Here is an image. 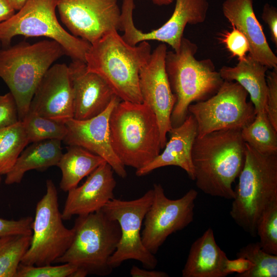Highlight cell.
Listing matches in <instances>:
<instances>
[{"mask_svg":"<svg viewBox=\"0 0 277 277\" xmlns=\"http://www.w3.org/2000/svg\"><path fill=\"white\" fill-rule=\"evenodd\" d=\"M241 129L214 131L196 137L192 161L196 187L204 193L232 200V184L239 177L245 160V143Z\"/></svg>","mask_w":277,"mask_h":277,"instance_id":"cell-1","label":"cell"},{"mask_svg":"<svg viewBox=\"0 0 277 277\" xmlns=\"http://www.w3.org/2000/svg\"><path fill=\"white\" fill-rule=\"evenodd\" d=\"M117 31L91 44L85 55L87 69L101 76L121 101L142 103L139 73L150 58L151 46L147 41L130 45Z\"/></svg>","mask_w":277,"mask_h":277,"instance_id":"cell-2","label":"cell"},{"mask_svg":"<svg viewBox=\"0 0 277 277\" xmlns=\"http://www.w3.org/2000/svg\"><path fill=\"white\" fill-rule=\"evenodd\" d=\"M109 132L112 147L125 167L139 169L161 153L157 120L144 102L116 104L110 116Z\"/></svg>","mask_w":277,"mask_h":277,"instance_id":"cell-3","label":"cell"},{"mask_svg":"<svg viewBox=\"0 0 277 277\" xmlns=\"http://www.w3.org/2000/svg\"><path fill=\"white\" fill-rule=\"evenodd\" d=\"M197 49L196 44L183 37L178 51H167L166 55V71L176 98L170 118L172 127L184 121L190 104L211 97L224 82L211 59L195 57Z\"/></svg>","mask_w":277,"mask_h":277,"instance_id":"cell-4","label":"cell"},{"mask_svg":"<svg viewBox=\"0 0 277 277\" xmlns=\"http://www.w3.org/2000/svg\"><path fill=\"white\" fill-rule=\"evenodd\" d=\"M234 190L230 215L252 236L258 221L277 201V153H261L245 143V160Z\"/></svg>","mask_w":277,"mask_h":277,"instance_id":"cell-5","label":"cell"},{"mask_svg":"<svg viewBox=\"0 0 277 277\" xmlns=\"http://www.w3.org/2000/svg\"><path fill=\"white\" fill-rule=\"evenodd\" d=\"M66 55L54 40L34 44L22 42L0 50V77L16 102L19 121L27 114L35 91L52 64Z\"/></svg>","mask_w":277,"mask_h":277,"instance_id":"cell-6","label":"cell"},{"mask_svg":"<svg viewBox=\"0 0 277 277\" xmlns=\"http://www.w3.org/2000/svg\"><path fill=\"white\" fill-rule=\"evenodd\" d=\"M73 228L74 236L70 246L54 263H70L88 274H110L113 269L109 261L121 236L117 221L101 210L78 215Z\"/></svg>","mask_w":277,"mask_h":277,"instance_id":"cell-7","label":"cell"},{"mask_svg":"<svg viewBox=\"0 0 277 277\" xmlns=\"http://www.w3.org/2000/svg\"><path fill=\"white\" fill-rule=\"evenodd\" d=\"M56 0H27L23 7L8 19L0 23V42L7 46L17 35L44 36L63 48L72 61L85 63L91 44L66 31L57 20Z\"/></svg>","mask_w":277,"mask_h":277,"instance_id":"cell-8","label":"cell"},{"mask_svg":"<svg viewBox=\"0 0 277 277\" xmlns=\"http://www.w3.org/2000/svg\"><path fill=\"white\" fill-rule=\"evenodd\" d=\"M46 186V193L36 206L30 246L21 263L24 265L54 263L69 248L74 236L73 228H66L63 223L54 183L47 180Z\"/></svg>","mask_w":277,"mask_h":277,"instance_id":"cell-9","label":"cell"},{"mask_svg":"<svg viewBox=\"0 0 277 277\" xmlns=\"http://www.w3.org/2000/svg\"><path fill=\"white\" fill-rule=\"evenodd\" d=\"M248 94L237 82L224 81L217 92L209 98L190 104L188 113L194 117L197 137L226 129H242L251 123L256 111Z\"/></svg>","mask_w":277,"mask_h":277,"instance_id":"cell-10","label":"cell"},{"mask_svg":"<svg viewBox=\"0 0 277 277\" xmlns=\"http://www.w3.org/2000/svg\"><path fill=\"white\" fill-rule=\"evenodd\" d=\"M153 189L141 197L130 201L113 198L102 210L109 217L117 221L121 236L116 249L109 261L113 269L128 260L139 261L148 269H154L157 264L154 254L144 246L141 238V227L145 215L153 200Z\"/></svg>","mask_w":277,"mask_h":277,"instance_id":"cell-11","label":"cell"},{"mask_svg":"<svg viewBox=\"0 0 277 277\" xmlns=\"http://www.w3.org/2000/svg\"><path fill=\"white\" fill-rule=\"evenodd\" d=\"M152 203L144 220L142 241L145 248L155 254L167 238L192 222L197 192L190 189L176 200L168 198L160 184L153 186Z\"/></svg>","mask_w":277,"mask_h":277,"instance_id":"cell-12","label":"cell"},{"mask_svg":"<svg viewBox=\"0 0 277 277\" xmlns=\"http://www.w3.org/2000/svg\"><path fill=\"white\" fill-rule=\"evenodd\" d=\"M134 7V0H123L120 28L124 32L123 39L131 46L143 41H157L168 44L177 51L186 25L204 22L209 4L207 0H176L173 12L168 21L160 27L147 32L135 27L133 19Z\"/></svg>","mask_w":277,"mask_h":277,"instance_id":"cell-13","label":"cell"},{"mask_svg":"<svg viewBox=\"0 0 277 277\" xmlns=\"http://www.w3.org/2000/svg\"><path fill=\"white\" fill-rule=\"evenodd\" d=\"M61 19L73 35L90 44L107 33L120 30L116 0H56Z\"/></svg>","mask_w":277,"mask_h":277,"instance_id":"cell-14","label":"cell"},{"mask_svg":"<svg viewBox=\"0 0 277 277\" xmlns=\"http://www.w3.org/2000/svg\"><path fill=\"white\" fill-rule=\"evenodd\" d=\"M167 47L159 44L151 52L148 62L139 73V87L143 102L155 113L159 126L162 149L172 128L171 115L176 102L165 68Z\"/></svg>","mask_w":277,"mask_h":277,"instance_id":"cell-15","label":"cell"},{"mask_svg":"<svg viewBox=\"0 0 277 277\" xmlns=\"http://www.w3.org/2000/svg\"><path fill=\"white\" fill-rule=\"evenodd\" d=\"M121 100L115 96L103 112L92 118L78 120L72 118L65 123L67 133L63 140L68 146H78L102 157L122 178L127 173L125 166L115 153L111 144L109 118L111 113Z\"/></svg>","mask_w":277,"mask_h":277,"instance_id":"cell-16","label":"cell"},{"mask_svg":"<svg viewBox=\"0 0 277 277\" xmlns=\"http://www.w3.org/2000/svg\"><path fill=\"white\" fill-rule=\"evenodd\" d=\"M29 111L63 123L73 118V91L66 64H55L47 70L35 91Z\"/></svg>","mask_w":277,"mask_h":277,"instance_id":"cell-17","label":"cell"},{"mask_svg":"<svg viewBox=\"0 0 277 277\" xmlns=\"http://www.w3.org/2000/svg\"><path fill=\"white\" fill-rule=\"evenodd\" d=\"M68 66L73 95V118L87 120L105 111L116 96L106 82L89 71L84 62L72 61Z\"/></svg>","mask_w":277,"mask_h":277,"instance_id":"cell-18","label":"cell"},{"mask_svg":"<svg viewBox=\"0 0 277 277\" xmlns=\"http://www.w3.org/2000/svg\"><path fill=\"white\" fill-rule=\"evenodd\" d=\"M113 173L111 166L105 162L88 175L83 184L68 191L61 212L63 220L102 210L114 197L116 183Z\"/></svg>","mask_w":277,"mask_h":277,"instance_id":"cell-19","label":"cell"},{"mask_svg":"<svg viewBox=\"0 0 277 277\" xmlns=\"http://www.w3.org/2000/svg\"><path fill=\"white\" fill-rule=\"evenodd\" d=\"M253 3V0H225L222 5L223 15L246 37L248 54L268 69H277V57L267 41Z\"/></svg>","mask_w":277,"mask_h":277,"instance_id":"cell-20","label":"cell"},{"mask_svg":"<svg viewBox=\"0 0 277 277\" xmlns=\"http://www.w3.org/2000/svg\"><path fill=\"white\" fill-rule=\"evenodd\" d=\"M169 139L160 153L151 162L136 170L137 176L146 175L153 170L168 166H177L183 169L188 176L194 180V168L192 161V149L197 136V128L193 116L188 113L180 125L172 127Z\"/></svg>","mask_w":277,"mask_h":277,"instance_id":"cell-21","label":"cell"},{"mask_svg":"<svg viewBox=\"0 0 277 277\" xmlns=\"http://www.w3.org/2000/svg\"><path fill=\"white\" fill-rule=\"evenodd\" d=\"M231 260L215 241L208 228L191 245L182 271L183 277H225L232 274Z\"/></svg>","mask_w":277,"mask_h":277,"instance_id":"cell-22","label":"cell"},{"mask_svg":"<svg viewBox=\"0 0 277 277\" xmlns=\"http://www.w3.org/2000/svg\"><path fill=\"white\" fill-rule=\"evenodd\" d=\"M268 69L248 54L235 66H224L219 71L224 81L236 82L246 91L258 113L266 111Z\"/></svg>","mask_w":277,"mask_h":277,"instance_id":"cell-23","label":"cell"},{"mask_svg":"<svg viewBox=\"0 0 277 277\" xmlns=\"http://www.w3.org/2000/svg\"><path fill=\"white\" fill-rule=\"evenodd\" d=\"M62 141L47 140L32 143L19 155L14 166L6 174L7 185L21 182L25 173L31 170L44 171L57 166L63 153Z\"/></svg>","mask_w":277,"mask_h":277,"instance_id":"cell-24","label":"cell"},{"mask_svg":"<svg viewBox=\"0 0 277 277\" xmlns=\"http://www.w3.org/2000/svg\"><path fill=\"white\" fill-rule=\"evenodd\" d=\"M106 161L101 156L78 146H69L57 165L62 174L61 189L68 192Z\"/></svg>","mask_w":277,"mask_h":277,"instance_id":"cell-25","label":"cell"},{"mask_svg":"<svg viewBox=\"0 0 277 277\" xmlns=\"http://www.w3.org/2000/svg\"><path fill=\"white\" fill-rule=\"evenodd\" d=\"M244 142L264 154L277 153V130L269 121L266 111L256 113L253 121L241 130Z\"/></svg>","mask_w":277,"mask_h":277,"instance_id":"cell-26","label":"cell"},{"mask_svg":"<svg viewBox=\"0 0 277 277\" xmlns=\"http://www.w3.org/2000/svg\"><path fill=\"white\" fill-rule=\"evenodd\" d=\"M29 143L23 121L0 129V174H6Z\"/></svg>","mask_w":277,"mask_h":277,"instance_id":"cell-27","label":"cell"},{"mask_svg":"<svg viewBox=\"0 0 277 277\" xmlns=\"http://www.w3.org/2000/svg\"><path fill=\"white\" fill-rule=\"evenodd\" d=\"M31 235H11L0 238V277H16L29 247Z\"/></svg>","mask_w":277,"mask_h":277,"instance_id":"cell-28","label":"cell"},{"mask_svg":"<svg viewBox=\"0 0 277 277\" xmlns=\"http://www.w3.org/2000/svg\"><path fill=\"white\" fill-rule=\"evenodd\" d=\"M237 258L248 260L252 267L237 277H276L277 255L263 250L259 242L251 243L240 249Z\"/></svg>","mask_w":277,"mask_h":277,"instance_id":"cell-29","label":"cell"},{"mask_svg":"<svg viewBox=\"0 0 277 277\" xmlns=\"http://www.w3.org/2000/svg\"><path fill=\"white\" fill-rule=\"evenodd\" d=\"M29 143L47 140L63 141L66 133L65 123L42 116L29 111L23 121Z\"/></svg>","mask_w":277,"mask_h":277,"instance_id":"cell-30","label":"cell"},{"mask_svg":"<svg viewBox=\"0 0 277 277\" xmlns=\"http://www.w3.org/2000/svg\"><path fill=\"white\" fill-rule=\"evenodd\" d=\"M261 248L266 252L277 255V201L262 214L256 227Z\"/></svg>","mask_w":277,"mask_h":277,"instance_id":"cell-31","label":"cell"},{"mask_svg":"<svg viewBox=\"0 0 277 277\" xmlns=\"http://www.w3.org/2000/svg\"><path fill=\"white\" fill-rule=\"evenodd\" d=\"M78 268L70 263L36 266L20 264L16 277H73Z\"/></svg>","mask_w":277,"mask_h":277,"instance_id":"cell-32","label":"cell"},{"mask_svg":"<svg viewBox=\"0 0 277 277\" xmlns=\"http://www.w3.org/2000/svg\"><path fill=\"white\" fill-rule=\"evenodd\" d=\"M231 31L222 34L221 42L232 56L237 57L239 61L245 58L249 51V44L245 35L238 29L232 26Z\"/></svg>","mask_w":277,"mask_h":277,"instance_id":"cell-33","label":"cell"},{"mask_svg":"<svg viewBox=\"0 0 277 277\" xmlns=\"http://www.w3.org/2000/svg\"><path fill=\"white\" fill-rule=\"evenodd\" d=\"M268 87L266 112L274 129L277 130V69L266 73Z\"/></svg>","mask_w":277,"mask_h":277,"instance_id":"cell-34","label":"cell"},{"mask_svg":"<svg viewBox=\"0 0 277 277\" xmlns=\"http://www.w3.org/2000/svg\"><path fill=\"white\" fill-rule=\"evenodd\" d=\"M31 216L22 217L17 220H9L0 217V238L11 235H32Z\"/></svg>","mask_w":277,"mask_h":277,"instance_id":"cell-35","label":"cell"},{"mask_svg":"<svg viewBox=\"0 0 277 277\" xmlns=\"http://www.w3.org/2000/svg\"><path fill=\"white\" fill-rule=\"evenodd\" d=\"M18 121L17 107L12 94L9 92L0 95V129Z\"/></svg>","mask_w":277,"mask_h":277,"instance_id":"cell-36","label":"cell"},{"mask_svg":"<svg viewBox=\"0 0 277 277\" xmlns=\"http://www.w3.org/2000/svg\"><path fill=\"white\" fill-rule=\"evenodd\" d=\"M262 18L268 25L271 39L276 46L277 45V9L276 8L266 3L263 8Z\"/></svg>","mask_w":277,"mask_h":277,"instance_id":"cell-37","label":"cell"},{"mask_svg":"<svg viewBox=\"0 0 277 277\" xmlns=\"http://www.w3.org/2000/svg\"><path fill=\"white\" fill-rule=\"evenodd\" d=\"M130 274L132 277H168V274L165 272L153 269H143L133 265Z\"/></svg>","mask_w":277,"mask_h":277,"instance_id":"cell-38","label":"cell"},{"mask_svg":"<svg viewBox=\"0 0 277 277\" xmlns=\"http://www.w3.org/2000/svg\"><path fill=\"white\" fill-rule=\"evenodd\" d=\"M15 12L8 0H0V23L10 18Z\"/></svg>","mask_w":277,"mask_h":277,"instance_id":"cell-39","label":"cell"},{"mask_svg":"<svg viewBox=\"0 0 277 277\" xmlns=\"http://www.w3.org/2000/svg\"><path fill=\"white\" fill-rule=\"evenodd\" d=\"M15 10H19L25 4L27 0H8Z\"/></svg>","mask_w":277,"mask_h":277,"instance_id":"cell-40","label":"cell"},{"mask_svg":"<svg viewBox=\"0 0 277 277\" xmlns=\"http://www.w3.org/2000/svg\"><path fill=\"white\" fill-rule=\"evenodd\" d=\"M154 4L158 6L168 5L171 4L174 0H150Z\"/></svg>","mask_w":277,"mask_h":277,"instance_id":"cell-41","label":"cell"},{"mask_svg":"<svg viewBox=\"0 0 277 277\" xmlns=\"http://www.w3.org/2000/svg\"><path fill=\"white\" fill-rule=\"evenodd\" d=\"M1 174H0V184H1Z\"/></svg>","mask_w":277,"mask_h":277,"instance_id":"cell-42","label":"cell"},{"mask_svg":"<svg viewBox=\"0 0 277 277\" xmlns=\"http://www.w3.org/2000/svg\"><path fill=\"white\" fill-rule=\"evenodd\" d=\"M1 42H0V47H1Z\"/></svg>","mask_w":277,"mask_h":277,"instance_id":"cell-43","label":"cell"}]
</instances>
